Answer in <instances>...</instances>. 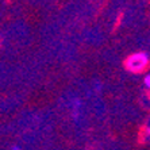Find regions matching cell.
Masks as SVG:
<instances>
[{
    "instance_id": "obj_1",
    "label": "cell",
    "mask_w": 150,
    "mask_h": 150,
    "mask_svg": "<svg viewBox=\"0 0 150 150\" xmlns=\"http://www.w3.org/2000/svg\"><path fill=\"white\" fill-rule=\"evenodd\" d=\"M149 62V56L147 53H135L133 56H130L126 61V68L127 70L133 72V73H139L146 68Z\"/></svg>"
},
{
    "instance_id": "obj_2",
    "label": "cell",
    "mask_w": 150,
    "mask_h": 150,
    "mask_svg": "<svg viewBox=\"0 0 150 150\" xmlns=\"http://www.w3.org/2000/svg\"><path fill=\"white\" fill-rule=\"evenodd\" d=\"M143 83H145V87L149 88L150 87V76L147 74V76H145V80H143Z\"/></svg>"
}]
</instances>
